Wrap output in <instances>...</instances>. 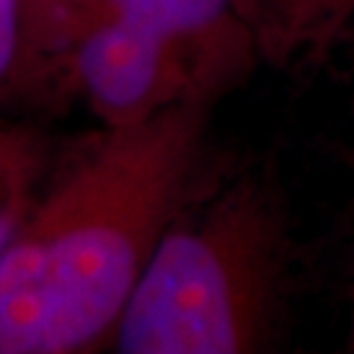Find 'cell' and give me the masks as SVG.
Wrapping results in <instances>:
<instances>
[{"mask_svg": "<svg viewBox=\"0 0 354 354\" xmlns=\"http://www.w3.org/2000/svg\"><path fill=\"white\" fill-rule=\"evenodd\" d=\"M39 35L58 37L68 84L102 127H131L184 102H215L184 55L92 0H79Z\"/></svg>", "mask_w": 354, "mask_h": 354, "instance_id": "obj_3", "label": "cell"}, {"mask_svg": "<svg viewBox=\"0 0 354 354\" xmlns=\"http://www.w3.org/2000/svg\"><path fill=\"white\" fill-rule=\"evenodd\" d=\"M171 45L215 100L260 61L239 0H92Z\"/></svg>", "mask_w": 354, "mask_h": 354, "instance_id": "obj_4", "label": "cell"}, {"mask_svg": "<svg viewBox=\"0 0 354 354\" xmlns=\"http://www.w3.org/2000/svg\"><path fill=\"white\" fill-rule=\"evenodd\" d=\"M79 0H29V8H32V21L35 29H42L45 24H50L53 19L64 16L66 11H71Z\"/></svg>", "mask_w": 354, "mask_h": 354, "instance_id": "obj_8", "label": "cell"}, {"mask_svg": "<svg viewBox=\"0 0 354 354\" xmlns=\"http://www.w3.org/2000/svg\"><path fill=\"white\" fill-rule=\"evenodd\" d=\"M61 158L42 129L0 113V257L37 205Z\"/></svg>", "mask_w": 354, "mask_h": 354, "instance_id": "obj_6", "label": "cell"}, {"mask_svg": "<svg viewBox=\"0 0 354 354\" xmlns=\"http://www.w3.org/2000/svg\"><path fill=\"white\" fill-rule=\"evenodd\" d=\"M286 266V218L268 178L200 184L131 291L113 354H268Z\"/></svg>", "mask_w": 354, "mask_h": 354, "instance_id": "obj_2", "label": "cell"}, {"mask_svg": "<svg viewBox=\"0 0 354 354\" xmlns=\"http://www.w3.org/2000/svg\"><path fill=\"white\" fill-rule=\"evenodd\" d=\"M254 45L270 64H307L354 32V0H239Z\"/></svg>", "mask_w": 354, "mask_h": 354, "instance_id": "obj_5", "label": "cell"}, {"mask_svg": "<svg viewBox=\"0 0 354 354\" xmlns=\"http://www.w3.org/2000/svg\"><path fill=\"white\" fill-rule=\"evenodd\" d=\"M213 102L102 127L61 158L0 257V354H92L113 339L160 239L200 187Z\"/></svg>", "mask_w": 354, "mask_h": 354, "instance_id": "obj_1", "label": "cell"}, {"mask_svg": "<svg viewBox=\"0 0 354 354\" xmlns=\"http://www.w3.org/2000/svg\"><path fill=\"white\" fill-rule=\"evenodd\" d=\"M35 45L29 0H0V102L24 74Z\"/></svg>", "mask_w": 354, "mask_h": 354, "instance_id": "obj_7", "label": "cell"}]
</instances>
